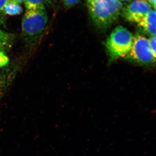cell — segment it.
<instances>
[{"label":"cell","mask_w":156,"mask_h":156,"mask_svg":"<svg viewBox=\"0 0 156 156\" xmlns=\"http://www.w3.org/2000/svg\"><path fill=\"white\" fill-rule=\"evenodd\" d=\"M90 17L98 28H108L118 20L123 9L120 0H87Z\"/></svg>","instance_id":"obj_1"},{"label":"cell","mask_w":156,"mask_h":156,"mask_svg":"<svg viewBox=\"0 0 156 156\" xmlns=\"http://www.w3.org/2000/svg\"><path fill=\"white\" fill-rule=\"evenodd\" d=\"M48 17L45 10H27L22 22L23 37L29 47L36 44L46 28Z\"/></svg>","instance_id":"obj_2"},{"label":"cell","mask_w":156,"mask_h":156,"mask_svg":"<svg viewBox=\"0 0 156 156\" xmlns=\"http://www.w3.org/2000/svg\"><path fill=\"white\" fill-rule=\"evenodd\" d=\"M131 33L122 26L117 27L105 43L110 62L121 57H126L129 53L133 43Z\"/></svg>","instance_id":"obj_3"},{"label":"cell","mask_w":156,"mask_h":156,"mask_svg":"<svg viewBox=\"0 0 156 156\" xmlns=\"http://www.w3.org/2000/svg\"><path fill=\"white\" fill-rule=\"evenodd\" d=\"M126 57L141 65H150L155 62L156 56L152 50L149 39L140 34L134 37L131 50Z\"/></svg>","instance_id":"obj_4"},{"label":"cell","mask_w":156,"mask_h":156,"mask_svg":"<svg viewBox=\"0 0 156 156\" xmlns=\"http://www.w3.org/2000/svg\"><path fill=\"white\" fill-rule=\"evenodd\" d=\"M151 10V6L146 0H134L123 8L122 14L129 22L137 23Z\"/></svg>","instance_id":"obj_5"},{"label":"cell","mask_w":156,"mask_h":156,"mask_svg":"<svg viewBox=\"0 0 156 156\" xmlns=\"http://www.w3.org/2000/svg\"><path fill=\"white\" fill-rule=\"evenodd\" d=\"M137 24L151 37L156 36L155 10H151Z\"/></svg>","instance_id":"obj_6"},{"label":"cell","mask_w":156,"mask_h":156,"mask_svg":"<svg viewBox=\"0 0 156 156\" xmlns=\"http://www.w3.org/2000/svg\"><path fill=\"white\" fill-rule=\"evenodd\" d=\"M23 9L19 4L13 1L9 0L6 3L4 9V12L5 15H18L22 13Z\"/></svg>","instance_id":"obj_7"},{"label":"cell","mask_w":156,"mask_h":156,"mask_svg":"<svg viewBox=\"0 0 156 156\" xmlns=\"http://www.w3.org/2000/svg\"><path fill=\"white\" fill-rule=\"evenodd\" d=\"M13 40V35L0 29V50L4 51L11 48Z\"/></svg>","instance_id":"obj_8"},{"label":"cell","mask_w":156,"mask_h":156,"mask_svg":"<svg viewBox=\"0 0 156 156\" xmlns=\"http://www.w3.org/2000/svg\"><path fill=\"white\" fill-rule=\"evenodd\" d=\"M27 10H45L44 0H24Z\"/></svg>","instance_id":"obj_9"},{"label":"cell","mask_w":156,"mask_h":156,"mask_svg":"<svg viewBox=\"0 0 156 156\" xmlns=\"http://www.w3.org/2000/svg\"><path fill=\"white\" fill-rule=\"evenodd\" d=\"M9 57L4 53V51L0 50V67H3L9 64Z\"/></svg>","instance_id":"obj_10"},{"label":"cell","mask_w":156,"mask_h":156,"mask_svg":"<svg viewBox=\"0 0 156 156\" xmlns=\"http://www.w3.org/2000/svg\"><path fill=\"white\" fill-rule=\"evenodd\" d=\"M9 1V0H0V23H4L5 16L4 12V7Z\"/></svg>","instance_id":"obj_11"},{"label":"cell","mask_w":156,"mask_h":156,"mask_svg":"<svg viewBox=\"0 0 156 156\" xmlns=\"http://www.w3.org/2000/svg\"><path fill=\"white\" fill-rule=\"evenodd\" d=\"M80 1V0H63V2L66 7L69 8L75 5Z\"/></svg>","instance_id":"obj_12"},{"label":"cell","mask_w":156,"mask_h":156,"mask_svg":"<svg viewBox=\"0 0 156 156\" xmlns=\"http://www.w3.org/2000/svg\"><path fill=\"white\" fill-rule=\"evenodd\" d=\"M156 36L151 37L150 39H149L150 42L151 48L153 52L156 56Z\"/></svg>","instance_id":"obj_13"},{"label":"cell","mask_w":156,"mask_h":156,"mask_svg":"<svg viewBox=\"0 0 156 156\" xmlns=\"http://www.w3.org/2000/svg\"><path fill=\"white\" fill-rule=\"evenodd\" d=\"M5 79L4 77L0 78V99H1V96L3 93V91L4 90V88L5 85Z\"/></svg>","instance_id":"obj_14"},{"label":"cell","mask_w":156,"mask_h":156,"mask_svg":"<svg viewBox=\"0 0 156 156\" xmlns=\"http://www.w3.org/2000/svg\"><path fill=\"white\" fill-rule=\"evenodd\" d=\"M147 1V0H146ZM148 2L150 4L152 7H153L154 10H155L156 9V0H147Z\"/></svg>","instance_id":"obj_15"},{"label":"cell","mask_w":156,"mask_h":156,"mask_svg":"<svg viewBox=\"0 0 156 156\" xmlns=\"http://www.w3.org/2000/svg\"><path fill=\"white\" fill-rule=\"evenodd\" d=\"M11 1H13V2L19 4V3H22L24 1V0H11Z\"/></svg>","instance_id":"obj_16"},{"label":"cell","mask_w":156,"mask_h":156,"mask_svg":"<svg viewBox=\"0 0 156 156\" xmlns=\"http://www.w3.org/2000/svg\"><path fill=\"white\" fill-rule=\"evenodd\" d=\"M121 2H130L131 0H120Z\"/></svg>","instance_id":"obj_17"}]
</instances>
